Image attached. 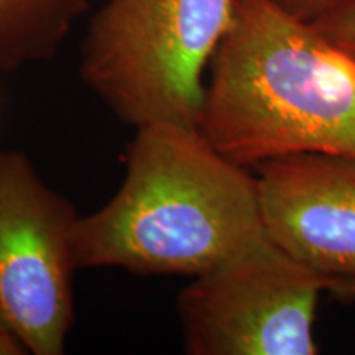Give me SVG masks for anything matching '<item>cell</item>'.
Instances as JSON below:
<instances>
[{"mask_svg":"<svg viewBox=\"0 0 355 355\" xmlns=\"http://www.w3.org/2000/svg\"><path fill=\"white\" fill-rule=\"evenodd\" d=\"M265 235L257 176L224 157L199 127L135 128L121 188L81 216L79 270L198 277Z\"/></svg>","mask_w":355,"mask_h":355,"instance_id":"6da1fadb","label":"cell"},{"mask_svg":"<svg viewBox=\"0 0 355 355\" xmlns=\"http://www.w3.org/2000/svg\"><path fill=\"white\" fill-rule=\"evenodd\" d=\"M329 293L339 301L354 303L355 301V278L332 279L331 285H329Z\"/></svg>","mask_w":355,"mask_h":355,"instance_id":"8fae6325","label":"cell"},{"mask_svg":"<svg viewBox=\"0 0 355 355\" xmlns=\"http://www.w3.org/2000/svg\"><path fill=\"white\" fill-rule=\"evenodd\" d=\"M30 354L21 337L0 319V355H26Z\"/></svg>","mask_w":355,"mask_h":355,"instance_id":"30bf717a","label":"cell"},{"mask_svg":"<svg viewBox=\"0 0 355 355\" xmlns=\"http://www.w3.org/2000/svg\"><path fill=\"white\" fill-rule=\"evenodd\" d=\"M199 130L245 168L293 153L355 157V58L273 0H232Z\"/></svg>","mask_w":355,"mask_h":355,"instance_id":"7a4b0ae2","label":"cell"},{"mask_svg":"<svg viewBox=\"0 0 355 355\" xmlns=\"http://www.w3.org/2000/svg\"><path fill=\"white\" fill-rule=\"evenodd\" d=\"M79 212L17 150L0 152V319L33 355H63L76 318Z\"/></svg>","mask_w":355,"mask_h":355,"instance_id":"5b68a950","label":"cell"},{"mask_svg":"<svg viewBox=\"0 0 355 355\" xmlns=\"http://www.w3.org/2000/svg\"><path fill=\"white\" fill-rule=\"evenodd\" d=\"M273 2L296 19L313 24L329 13L332 8L344 3L345 0H273Z\"/></svg>","mask_w":355,"mask_h":355,"instance_id":"9c48e42d","label":"cell"},{"mask_svg":"<svg viewBox=\"0 0 355 355\" xmlns=\"http://www.w3.org/2000/svg\"><path fill=\"white\" fill-rule=\"evenodd\" d=\"M232 0H107L81 44L83 81L127 125L199 127L202 74Z\"/></svg>","mask_w":355,"mask_h":355,"instance_id":"3957f363","label":"cell"},{"mask_svg":"<svg viewBox=\"0 0 355 355\" xmlns=\"http://www.w3.org/2000/svg\"><path fill=\"white\" fill-rule=\"evenodd\" d=\"M313 24L324 37L355 58V0H345Z\"/></svg>","mask_w":355,"mask_h":355,"instance_id":"ba28073f","label":"cell"},{"mask_svg":"<svg viewBox=\"0 0 355 355\" xmlns=\"http://www.w3.org/2000/svg\"><path fill=\"white\" fill-rule=\"evenodd\" d=\"M89 0H0V71L51 60Z\"/></svg>","mask_w":355,"mask_h":355,"instance_id":"52a82bcc","label":"cell"},{"mask_svg":"<svg viewBox=\"0 0 355 355\" xmlns=\"http://www.w3.org/2000/svg\"><path fill=\"white\" fill-rule=\"evenodd\" d=\"M331 282L265 234L178 295L184 352L316 355L318 303Z\"/></svg>","mask_w":355,"mask_h":355,"instance_id":"277c9868","label":"cell"},{"mask_svg":"<svg viewBox=\"0 0 355 355\" xmlns=\"http://www.w3.org/2000/svg\"><path fill=\"white\" fill-rule=\"evenodd\" d=\"M255 168L270 241L324 277L355 278V157L304 152Z\"/></svg>","mask_w":355,"mask_h":355,"instance_id":"8992f818","label":"cell"}]
</instances>
